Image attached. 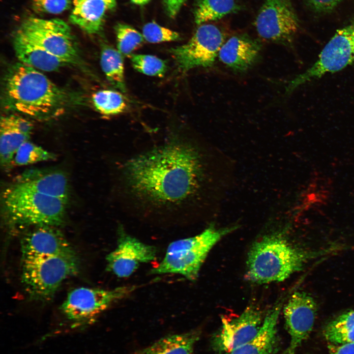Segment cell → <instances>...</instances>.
<instances>
[{
	"label": "cell",
	"instance_id": "cell-6",
	"mask_svg": "<svg viewBox=\"0 0 354 354\" xmlns=\"http://www.w3.org/2000/svg\"><path fill=\"white\" fill-rule=\"evenodd\" d=\"M78 268L77 256L22 259L21 281L31 299L47 300Z\"/></svg>",
	"mask_w": 354,
	"mask_h": 354
},
{
	"label": "cell",
	"instance_id": "cell-5",
	"mask_svg": "<svg viewBox=\"0 0 354 354\" xmlns=\"http://www.w3.org/2000/svg\"><path fill=\"white\" fill-rule=\"evenodd\" d=\"M236 228L218 229L211 225L196 236L172 242L168 246L162 260L151 270V273L176 274L189 280H196L211 248Z\"/></svg>",
	"mask_w": 354,
	"mask_h": 354
},
{
	"label": "cell",
	"instance_id": "cell-34",
	"mask_svg": "<svg viewBox=\"0 0 354 354\" xmlns=\"http://www.w3.org/2000/svg\"><path fill=\"white\" fill-rule=\"evenodd\" d=\"M328 354H354V343L333 347L330 349Z\"/></svg>",
	"mask_w": 354,
	"mask_h": 354
},
{
	"label": "cell",
	"instance_id": "cell-13",
	"mask_svg": "<svg viewBox=\"0 0 354 354\" xmlns=\"http://www.w3.org/2000/svg\"><path fill=\"white\" fill-rule=\"evenodd\" d=\"M317 312V303L308 294L295 292L291 295L283 309L285 324L290 336V341L282 354H295L311 333Z\"/></svg>",
	"mask_w": 354,
	"mask_h": 354
},
{
	"label": "cell",
	"instance_id": "cell-30",
	"mask_svg": "<svg viewBox=\"0 0 354 354\" xmlns=\"http://www.w3.org/2000/svg\"><path fill=\"white\" fill-rule=\"evenodd\" d=\"M142 31L144 39L151 43L177 41L180 38L178 32L162 27L154 22L145 24Z\"/></svg>",
	"mask_w": 354,
	"mask_h": 354
},
{
	"label": "cell",
	"instance_id": "cell-1",
	"mask_svg": "<svg viewBox=\"0 0 354 354\" xmlns=\"http://www.w3.org/2000/svg\"><path fill=\"white\" fill-rule=\"evenodd\" d=\"M204 168L199 149L172 136L129 159L122 168V187L141 208L154 212L185 211L197 195Z\"/></svg>",
	"mask_w": 354,
	"mask_h": 354
},
{
	"label": "cell",
	"instance_id": "cell-8",
	"mask_svg": "<svg viewBox=\"0 0 354 354\" xmlns=\"http://www.w3.org/2000/svg\"><path fill=\"white\" fill-rule=\"evenodd\" d=\"M19 30L66 64L78 62L77 45L70 27L64 21L30 17L23 21Z\"/></svg>",
	"mask_w": 354,
	"mask_h": 354
},
{
	"label": "cell",
	"instance_id": "cell-12",
	"mask_svg": "<svg viewBox=\"0 0 354 354\" xmlns=\"http://www.w3.org/2000/svg\"><path fill=\"white\" fill-rule=\"evenodd\" d=\"M264 319L260 308L253 304L235 318H222L221 328L212 338L213 348L227 354L241 347L255 336Z\"/></svg>",
	"mask_w": 354,
	"mask_h": 354
},
{
	"label": "cell",
	"instance_id": "cell-27",
	"mask_svg": "<svg viewBox=\"0 0 354 354\" xmlns=\"http://www.w3.org/2000/svg\"><path fill=\"white\" fill-rule=\"evenodd\" d=\"M115 30L118 50L122 55L130 56L144 41L143 34L129 25L118 23Z\"/></svg>",
	"mask_w": 354,
	"mask_h": 354
},
{
	"label": "cell",
	"instance_id": "cell-21",
	"mask_svg": "<svg viewBox=\"0 0 354 354\" xmlns=\"http://www.w3.org/2000/svg\"><path fill=\"white\" fill-rule=\"evenodd\" d=\"M107 7L101 0H72L69 21L89 34L100 32Z\"/></svg>",
	"mask_w": 354,
	"mask_h": 354
},
{
	"label": "cell",
	"instance_id": "cell-25",
	"mask_svg": "<svg viewBox=\"0 0 354 354\" xmlns=\"http://www.w3.org/2000/svg\"><path fill=\"white\" fill-rule=\"evenodd\" d=\"M324 334L327 341L335 344L354 343V310L345 312L328 323Z\"/></svg>",
	"mask_w": 354,
	"mask_h": 354
},
{
	"label": "cell",
	"instance_id": "cell-29",
	"mask_svg": "<svg viewBox=\"0 0 354 354\" xmlns=\"http://www.w3.org/2000/svg\"><path fill=\"white\" fill-rule=\"evenodd\" d=\"M130 58L133 68L143 74L162 77L167 71L166 61L155 56L132 54Z\"/></svg>",
	"mask_w": 354,
	"mask_h": 354
},
{
	"label": "cell",
	"instance_id": "cell-22",
	"mask_svg": "<svg viewBox=\"0 0 354 354\" xmlns=\"http://www.w3.org/2000/svg\"><path fill=\"white\" fill-rule=\"evenodd\" d=\"M200 335V331L194 330L167 335L134 354H194Z\"/></svg>",
	"mask_w": 354,
	"mask_h": 354
},
{
	"label": "cell",
	"instance_id": "cell-24",
	"mask_svg": "<svg viewBox=\"0 0 354 354\" xmlns=\"http://www.w3.org/2000/svg\"><path fill=\"white\" fill-rule=\"evenodd\" d=\"M100 65L107 80L115 88L126 91L124 69L122 54L107 44L103 45L100 54Z\"/></svg>",
	"mask_w": 354,
	"mask_h": 354
},
{
	"label": "cell",
	"instance_id": "cell-36",
	"mask_svg": "<svg viewBox=\"0 0 354 354\" xmlns=\"http://www.w3.org/2000/svg\"><path fill=\"white\" fill-rule=\"evenodd\" d=\"M134 3L142 5L147 3L149 0H131Z\"/></svg>",
	"mask_w": 354,
	"mask_h": 354
},
{
	"label": "cell",
	"instance_id": "cell-26",
	"mask_svg": "<svg viewBox=\"0 0 354 354\" xmlns=\"http://www.w3.org/2000/svg\"><path fill=\"white\" fill-rule=\"evenodd\" d=\"M92 101L95 109L101 114L111 116L121 114L128 107L126 98L119 91L102 89L92 95Z\"/></svg>",
	"mask_w": 354,
	"mask_h": 354
},
{
	"label": "cell",
	"instance_id": "cell-31",
	"mask_svg": "<svg viewBox=\"0 0 354 354\" xmlns=\"http://www.w3.org/2000/svg\"><path fill=\"white\" fill-rule=\"evenodd\" d=\"M72 0H31L32 9L38 13L58 14L68 10Z\"/></svg>",
	"mask_w": 354,
	"mask_h": 354
},
{
	"label": "cell",
	"instance_id": "cell-14",
	"mask_svg": "<svg viewBox=\"0 0 354 354\" xmlns=\"http://www.w3.org/2000/svg\"><path fill=\"white\" fill-rule=\"evenodd\" d=\"M117 246L106 257L107 269L118 277L131 276L142 264L155 260L157 250L126 234L119 231Z\"/></svg>",
	"mask_w": 354,
	"mask_h": 354
},
{
	"label": "cell",
	"instance_id": "cell-2",
	"mask_svg": "<svg viewBox=\"0 0 354 354\" xmlns=\"http://www.w3.org/2000/svg\"><path fill=\"white\" fill-rule=\"evenodd\" d=\"M324 252L299 248L283 232L268 234L252 244L248 253L245 276L248 281L257 284L281 282Z\"/></svg>",
	"mask_w": 354,
	"mask_h": 354
},
{
	"label": "cell",
	"instance_id": "cell-32",
	"mask_svg": "<svg viewBox=\"0 0 354 354\" xmlns=\"http://www.w3.org/2000/svg\"><path fill=\"white\" fill-rule=\"evenodd\" d=\"M344 0H305L307 5L319 13L330 12Z\"/></svg>",
	"mask_w": 354,
	"mask_h": 354
},
{
	"label": "cell",
	"instance_id": "cell-35",
	"mask_svg": "<svg viewBox=\"0 0 354 354\" xmlns=\"http://www.w3.org/2000/svg\"><path fill=\"white\" fill-rule=\"evenodd\" d=\"M106 5L107 9L113 10L116 7V0H101Z\"/></svg>",
	"mask_w": 354,
	"mask_h": 354
},
{
	"label": "cell",
	"instance_id": "cell-20",
	"mask_svg": "<svg viewBox=\"0 0 354 354\" xmlns=\"http://www.w3.org/2000/svg\"><path fill=\"white\" fill-rule=\"evenodd\" d=\"M13 47L16 56L20 62L37 70L55 71L66 64L19 30L13 38Z\"/></svg>",
	"mask_w": 354,
	"mask_h": 354
},
{
	"label": "cell",
	"instance_id": "cell-3",
	"mask_svg": "<svg viewBox=\"0 0 354 354\" xmlns=\"http://www.w3.org/2000/svg\"><path fill=\"white\" fill-rule=\"evenodd\" d=\"M4 98L7 108L32 117L51 115L64 104L65 92L37 69L21 62L5 76Z\"/></svg>",
	"mask_w": 354,
	"mask_h": 354
},
{
	"label": "cell",
	"instance_id": "cell-18",
	"mask_svg": "<svg viewBox=\"0 0 354 354\" xmlns=\"http://www.w3.org/2000/svg\"><path fill=\"white\" fill-rule=\"evenodd\" d=\"M38 193L57 198L66 204L69 198L67 177L60 171L32 170L22 174L15 182Z\"/></svg>",
	"mask_w": 354,
	"mask_h": 354
},
{
	"label": "cell",
	"instance_id": "cell-4",
	"mask_svg": "<svg viewBox=\"0 0 354 354\" xmlns=\"http://www.w3.org/2000/svg\"><path fill=\"white\" fill-rule=\"evenodd\" d=\"M1 201L5 221L13 228L58 227L64 220L67 204L63 201L16 183L4 189Z\"/></svg>",
	"mask_w": 354,
	"mask_h": 354
},
{
	"label": "cell",
	"instance_id": "cell-11",
	"mask_svg": "<svg viewBox=\"0 0 354 354\" xmlns=\"http://www.w3.org/2000/svg\"><path fill=\"white\" fill-rule=\"evenodd\" d=\"M255 25L261 39L282 45L292 42L299 27L291 0H265Z\"/></svg>",
	"mask_w": 354,
	"mask_h": 354
},
{
	"label": "cell",
	"instance_id": "cell-7",
	"mask_svg": "<svg viewBox=\"0 0 354 354\" xmlns=\"http://www.w3.org/2000/svg\"><path fill=\"white\" fill-rule=\"evenodd\" d=\"M354 62V17L337 30L324 46L317 61L291 80L286 88L291 93L297 87L327 73L339 71Z\"/></svg>",
	"mask_w": 354,
	"mask_h": 354
},
{
	"label": "cell",
	"instance_id": "cell-33",
	"mask_svg": "<svg viewBox=\"0 0 354 354\" xmlns=\"http://www.w3.org/2000/svg\"><path fill=\"white\" fill-rule=\"evenodd\" d=\"M185 0H163L168 15L171 18L176 17Z\"/></svg>",
	"mask_w": 354,
	"mask_h": 354
},
{
	"label": "cell",
	"instance_id": "cell-9",
	"mask_svg": "<svg viewBox=\"0 0 354 354\" xmlns=\"http://www.w3.org/2000/svg\"><path fill=\"white\" fill-rule=\"evenodd\" d=\"M134 286H124L113 289L81 287L67 295L61 306L65 317L76 325L91 323L114 303L132 293Z\"/></svg>",
	"mask_w": 354,
	"mask_h": 354
},
{
	"label": "cell",
	"instance_id": "cell-23",
	"mask_svg": "<svg viewBox=\"0 0 354 354\" xmlns=\"http://www.w3.org/2000/svg\"><path fill=\"white\" fill-rule=\"evenodd\" d=\"M241 9V6L236 0H197L194 11V20L199 26L217 21Z\"/></svg>",
	"mask_w": 354,
	"mask_h": 354
},
{
	"label": "cell",
	"instance_id": "cell-28",
	"mask_svg": "<svg viewBox=\"0 0 354 354\" xmlns=\"http://www.w3.org/2000/svg\"><path fill=\"white\" fill-rule=\"evenodd\" d=\"M56 157V155L53 153L27 141L23 143L17 151L13 163L15 165H28L53 160Z\"/></svg>",
	"mask_w": 354,
	"mask_h": 354
},
{
	"label": "cell",
	"instance_id": "cell-19",
	"mask_svg": "<svg viewBox=\"0 0 354 354\" xmlns=\"http://www.w3.org/2000/svg\"><path fill=\"white\" fill-rule=\"evenodd\" d=\"M282 308V302L278 301L265 317L255 336L245 345L227 354H275L279 346L277 323Z\"/></svg>",
	"mask_w": 354,
	"mask_h": 354
},
{
	"label": "cell",
	"instance_id": "cell-17",
	"mask_svg": "<svg viewBox=\"0 0 354 354\" xmlns=\"http://www.w3.org/2000/svg\"><path fill=\"white\" fill-rule=\"evenodd\" d=\"M0 125V164L7 168L19 148L29 141L33 126L30 121L16 115L2 117Z\"/></svg>",
	"mask_w": 354,
	"mask_h": 354
},
{
	"label": "cell",
	"instance_id": "cell-16",
	"mask_svg": "<svg viewBox=\"0 0 354 354\" xmlns=\"http://www.w3.org/2000/svg\"><path fill=\"white\" fill-rule=\"evenodd\" d=\"M262 44L247 34H237L226 39L218 55L219 60L233 71H247L258 60Z\"/></svg>",
	"mask_w": 354,
	"mask_h": 354
},
{
	"label": "cell",
	"instance_id": "cell-15",
	"mask_svg": "<svg viewBox=\"0 0 354 354\" xmlns=\"http://www.w3.org/2000/svg\"><path fill=\"white\" fill-rule=\"evenodd\" d=\"M52 226L33 227L21 240L22 259L76 256L63 234Z\"/></svg>",
	"mask_w": 354,
	"mask_h": 354
},
{
	"label": "cell",
	"instance_id": "cell-10",
	"mask_svg": "<svg viewBox=\"0 0 354 354\" xmlns=\"http://www.w3.org/2000/svg\"><path fill=\"white\" fill-rule=\"evenodd\" d=\"M226 40V34L220 27L205 23L199 26L186 43L169 52L178 70L185 73L194 68L211 66Z\"/></svg>",
	"mask_w": 354,
	"mask_h": 354
}]
</instances>
